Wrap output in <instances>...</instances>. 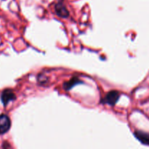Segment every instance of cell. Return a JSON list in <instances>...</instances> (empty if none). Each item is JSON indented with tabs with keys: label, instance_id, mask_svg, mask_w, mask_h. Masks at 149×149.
<instances>
[{
	"label": "cell",
	"instance_id": "obj_6",
	"mask_svg": "<svg viewBox=\"0 0 149 149\" xmlns=\"http://www.w3.org/2000/svg\"><path fill=\"white\" fill-rule=\"evenodd\" d=\"M82 81L81 80H79V79L78 77H73L70 81H66L63 84V88L65 90H71L72 87H74V86H76L78 84H81Z\"/></svg>",
	"mask_w": 149,
	"mask_h": 149
},
{
	"label": "cell",
	"instance_id": "obj_5",
	"mask_svg": "<svg viewBox=\"0 0 149 149\" xmlns=\"http://www.w3.org/2000/svg\"><path fill=\"white\" fill-rule=\"evenodd\" d=\"M135 136L138 141L143 144L149 146V134L143 131H136L135 132Z\"/></svg>",
	"mask_w": 149,
	"mask_h": 149
},
{
	"label": "cell",
	"instance_id": "obj_3",
	"mask_svg": "<svg viewBox=\"0 0 149 149\" xmlns=\"http://www.w3.org/2000/svg\"><path fill=\"white\" fill-rule=\"evenodd\" d=\"M16 97L13 91L10 89L4 90L1 95V101L4 106H7L10 101L15 100Z\"/></svg>",
	"mask_w": 149,
	"mask_h": 149
},
{
	"label": "cell",
	"instance_id": "obj_1",
	"mask_svg": "<svg viewBox=\"0 0 149 149\" xmlns=\"http://www.w3.org/2000/svg\"><path fill=\"white\" fill-rule=\"evenodd\" d=\"M119 96H120V93L118 91H116V90L110 91L109 93H107L106 97L103 98V103L110 105V106H113L119 100Z\"/></svg>",
	"mask_w": 149,
	"mask_h": 149
},
{
	"label": "cell",
	"instance_id": "obj_4",
	"mask_svg": "<svg viewBox=\"0 0 149 149\" xmlns=\"http://www.w3.org/2000/svg\"><path fill=\"white\" fill-rule=\"evenodd\" d=\"M55 12L57 15L61 17H67L69 15V12L67 10L65 4L62 1H60L55 4Z\"/></svg>",
	"mask_w": 149,
	"mask_h": 149
},
{
	"label": "cell",
	"instance_id": "obj_2",
	"mask_svg": "<svg viewBox=\"0 0 149 149\" xmlns=\"http://www.w3.org/2000/svg\"><path fill=\"white\" fill-rule=\"evenodd\" d=\"M11 126V122L8 116L6 114L0 115V135L8 132Z\"/></svg>",
	"mask_w": 149,
	"mask_h": 149
}]
</instances>
